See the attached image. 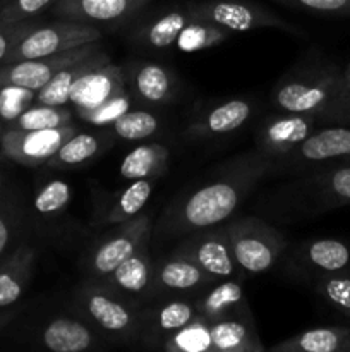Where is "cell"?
I'll return each instance as SVG.
<instances>
[{"instance_id": "60d3db41", "label": "cell", "mask_w": 350, "mask_h": 352, "mask_svg": "<svg viewBox=\"0 0 350 352\" xmlns=\"http://www.w3.org/2000/svg\"><path fill=\"white\" fill-rule=\"evenodd\" d=\"M2 86V103H0V122L9 126L10 122L17 119L26 109H30L34 103V95L36 91L19 88V86L0 85Z\"/></svg>"}, {"instance_id": "ffe728a7", "label": "cell", "mask_w": 350, "mask_h": 352, "mask_svg": "<svg viewBox=\"0 0 350 352\" xmlns=\"http://www.w3.org/2000/svg\"><path fill=\"white\" fill-rule=\"evenodd\" d=\"M192 301L196 315L209 323L250 311L242 278H220L192 296Z\"/></svg>"}, {"instance_id": "4fadbf2b", "label": "cell", "mask_w": 350, "mask_h": 352, "mask_svg": "<svg viewBox=\"0 0 350 352\" xmlns=\"http://www.w3.org/2000/svg\"><path fill=\"white\" fill-rule=\"evenodd\" d=\"M216 280L220 278L213 277L189 258L170 253L154 261L153 277L144 299L192 298Z\"/></svg>"}, {"instance_id": "ba28073f", "label": "cell", "mask_w": 350, "mask_h": 352, "mask_svg": "<svg viewBox=\"0 0 350 352\" xmlns=\"http://www.w3.org/2000/svg\"><path fill=\"white\" fill-rule=\"evenodd\" d=\"M151 215L139 213L127 222L108 230L102 239L95 241L81 258V272L89 278H103L127 256L137 250L141 243L151 237Z\"/></svg>"}, {"instance_id": "3957f363", "label": "cell", "mask_w": 350, "mask_h": 352, "mask_svg": "<svg viewBox=\"0 0 350 352\" xmlns=\"http://www.w3.org/2000/svg\"><path fill=\"white\" fill-rule=\"evenodd\" d=\"M342 91V69L328 60H312L288 71L271 89L277 112L318 116Z\"/></svg>"}, {"instance_id": "681fc988", "label": "cell", "mask_w": 350, "mask_h": 352, "mask_svg": "<svg viewBox=\"0 0 350 352\" xmlns=\"http://www.w3.org/2000/svg\"><path fill=\"white\" fill-rule=\"evenodd\" d=\"M2 136H3V124L0 122V143H2Z\"/></svg>"}, {"instance_id": "7a4b0ae2", "label": "cell", "mask_w": 350, "mask_h": 352, "mask_svg": "<svg viewBox=\"0 0 350 352\" xmlns=\"http://www.w3.org/2000/svg\"><path fill=\"white\" fill-rule=\"evenodd\" d=\"M74 305L100 336L126 346L139 342L143 309L98 278L88 277L79 284L74 292Z\"/></svg>"}, {"instance_id": "44dd1931", "label": "cell", "mask_w": 350, "mask_h": 352, "mask_svg": "<svg viewBox=\"0 0 350 352\" xmlns=\"http://www.w3.org/2000/svg\"><path fill=\"white\" fill-rule=\"evenodd\" d=\"M150 243L151 237L144 239L130 256H127L119 267L113 268L106 277L98 278V280L134 302L137 298H146L154 267Z\"/></svg>"}, {"instance_id": "9a60e30c", "label": "cell", "mask_w": 350, "mask_h": 352, "mask_svg": "<svg viewBox=\"0 0 350 352\" xmlns=\"http://www.w3.org/2000/svg\"><path fill=\"white\" fill-rule=\"evenodd\" d=\"M316 124L318 119L311 113L278 112L270 116L257 131L256 150L273 160H280L314 133Z\"/></svg>"}, {"instance_id": "83f0119b", "label": "cell", "mask_w": 350, "mask_h": 352, "mask_svg": "<svg viewBox=\"0 0 350 352\" xmlns=\"http://www.w3.org/2000/svg\"><path fill=\"white\" fill-rule=\"evenodd\" d=\"M170 151L165 144L143 143L124 157L119 174L127 181L136 179H156L167 174Z\"/></svg>"}, {"instance_id": "cb8c5ba5", "label": "cell", "mask_w": 350, "mask_h": 352, "mask_svg": "<svg viewBox=\"0 0 350 352\" xmlns=\"http://www.w3.org/2000/svg\"><path fill=\"white\" fill-rule=\"evenodd\" d=\"M192 21L187 7H172L148 17L130 33V40L144 48L167 50L174 47L180 31Z\"/></svg>"}, {"instance_id": "9c48e42d", "label": "cell", "mask_w": 350, "mask_h": 352, "mask_svg": "<svg viewBox=\"0 0 350 352\" xmlns=\"http://www.w3.org/2000/svg\"><path fill=\"white\" fill-rule=\"evenodd\" d=\"M172 253L189 258L216 278H244V274L237 267L232 254L225 223L187 234L172 250Z\"/></svg>"}, {"instance_id": "30bf717a", "label": "cell", "mask_w": 350, "mask_h": 352, "mask_svg": "<svg viewBox=\"0 0 350 352\" xmlns=\"http://www.w3.org/2000/svg\"><path fill=\"white\" fill-rule=\"evenodd\" d=\"M295 205L307 213L329 212L350 205V164L319 168L299 177L292 186Z\"/></svg>"}, {"instance_id": "d590c367", "label": "cell", "mask_w": 350, "mask_h": 352, "mask_svg": "<svg viewBox=\"0 0 350 352\" xmlns=\"http://www.w3.org/2000/svg\"><path fill=\"white\" fill-rule=\"evenodd\" d=\"M160 129L156 116L146 110H127L112 124L113 134L127 141H139L154 136Z\"/></svg>"}, {"instance_id": "d4e9b609", "label": "cell", "mask_w": 350, "mask_h": 352, "mask_svg": "<svg viewBox=\"0 0 350 352\" xmlns=\"http://www.w3.org/2000/svg\"><path fill=\"white\" fill-rule=\"evenodd\" d=\"M213 352H263L256 322L250 311L209 323Z\"/></svg>"}, {"instance_id": "7dc6e473", "label": "cell", "mask_w": 350, "mask_h": 352, "mask_svg": "<svg viewBox=\"0 0 350 352\" xmlns=\"http://www.w3.org/2000/svg\"><path fill=\"white\" fill-rule=\"evenodd\" d=\"M343 352H350V336H349V339H347L345 347H343Z\"/></svg>"}, {"instance_id": "8d00e7d4", "label": "cell", "mask_w": 350, "mask_h": 352, "mask_svg": "<svg viewBox=\"0 0 350 352\" xmlns=\"http://www.w3.org/2000/svg\"><path fill=\"white\" fill-rule=\"evenodd\" d=\"M69 203H71V186L60 179H54L38 189L33 198V208L40 217L51 219L64 213Z\"/></svg>"}, {"instance_id": "2e32d148", "label": "cell", "mask_w": 350, "mask_h": 352, "mask_svg": "<svg viewBox=\"0 0 350 352\" xmlns=\"http://www.w3.org/2000/svg\"><path fill=\"white\" fill-rule=\"evenodd\" d=\"M126 82L141 103L168 105L177 95V79L165 65L150 60H129L124 65Z\"/></svg>"}, {"instance_id": "b9f144b4", "label": "cell", "mask_w": 350, "mask_h": 352, "mask_svg": "<svg viewBox=\"0 0 350 352\" xmlns=\"http://www.w3.org/2000/svg\"><path fill=\"white\" fill-rule=\"evenodd\" d=\"M290 9L323 16H350V0H273Z\"/></svg>"}, {"instance_id": "52a82bcc", "label": "cell", "mask_w": 350, "mask_h": 352, "mask_svg": "<svg viewBox=\"0 0 350 352\" xmlns=\"http://www.w3.org/2000/svg\"><path fill=\"white\" fill-rule=\"evenodd\" d=\"M343 164H350V127L326 126L316 129L294 151L277 160V172L301 177Z\"/></svg>"}, {"instance_id": "7c38bea8", "label": "cell", "mask_w": 350, "mask_h": 352, "mask_svg": "<svg viewBox=\"0 0 350 352\" xmlns=\"http://www.w3.org/2000/svg\"><path fill=\"white\" fill-rule=\"evenodd\" d=\"M102 50H105V45L102 41H91V43L81 45V47L60 52V54L48 55V57L0 64V85L19 86V88L38 91L64 67L91 57Z\"/></svg>"}, {"instance_id": "f35d334b", "label": "cell", "mask_w": 350, "mask_h": 352, "mask_svg": "<svg viewBox=\"0 0 350 352\" xmlns=\"http://www.w3.org/2000/svg\"><path fill=\"white\" fill-rule=\"evenodd\" d=\"M57 3V0H0V24L34 21Z\"/></svg>"}, {"instance_id": "5b68a950", "label": "cell", "mask_w": 350, "mask_h": 352, "mask_svg": "<svg viewBox=\"0 0 350 352\" xmlns=\"http://www.w3.org/2000/svg\"><path fill=\"white\" fill-rule=\"evenodd\" d=\"M102 38L103 31L100 28L78 23V21L60 19V17H57L54 23L45 24L30 21L2 64L48 57V55L60 54V52L91 43V41H102Z\"/></svg>"}, {"instance_id": "ee69618b", "label": "cell", "mask_w": 350, "mask_h": 352, "mask_svg": "<svg viewBox=\"0 0 350 352\" xmlns=\"http://www.w3.org/2000/svg\"><path fill=\"white\" fill-rule=\"evenodd\" d=\"M27 23H30V21H27ZM27 23L0 24V64H2L3 58L7 57L10 48L14 47L17 38L21 36V33H23L24 28L27 26Z\"/></svg>"}, {"instance_id": "ac0fdd59", "label": "cell", "mask_w": 350, "mask_h": 352, "mask_svg": "<svg viewBox=\"0 0 350 352\" xmlns=\"http://www.w3.org/2000/svg\"><path fill=\"white\" fill-rule=\"evenodd\" d=\"M126 91L127 82L124 69L108 60L86 72L75 82L69 95V105H72L75 112H81V110L95 109Z\"/></svg>"}, {"instance_id": "d6a6232c", "label": "cell", "mask_w": 350, "mask_h": 352, "mask_svg": "<svg viewBox=\"0 0 350 352\" xmlns=\"http://www.w3.org/2000/svg\"><path fill=\"white\" fill-rule=\"evenodd\" d=\"M230 36H232V31L192 16L191 23L178 34L175 47L180 52L208 50V48H213L226 41Z\"/></svg>"}, {"instance_id": "603a6c76", "label": "cell", "mask_w": 350, "mask_h": 352, "mask_svg": "<svg viewBox=\"0 0 350 352\" xmlns=\"http://www.w3.org/2000/svg\"><path fill=\"white\" fill-rule=\"evenodd\" d=\"M36 250L21 241L0 263V309L10 308L23 298L36 272Z\"/></svg>"}, {"instance_id": "e0dca14e", "label": "cell", "mask_w": 350, "mask_h": 352, "mask_svg": "<svg viewBox=\"0 0 350 352\" xmlns=\"http://www.w3.org/2000/svg\"><path fill=\"white\" fill-rule=\"evenodd\" d=\"M194 318L196 308L192 298L163 299L160 305L143 309L139 344L151 349H161L172 333L191 323Z\"/></svg>"}, {"instance_id": "277c9868", "label": "cell", "mask_w": 350, "mask_h": 352, "mask_svg": "<svg viewBox=\"0 0 350 352\" xmlns=\"http://www.w3.org/2000/svg\"><path fill=\"white\" fill-rule=\"evenodd\" d=\"M237 267L244 275L271 270L285 251V236L259 217H239L225 223Z\"/></svg>"}, {"instance_id": "f1b7e54d", "label": "cell", "mask_w": 350, "mask_h": 352, "mask_svg": "<svg viewBox=\"0 0 350 352\" xmlns=\"http://www.w3.org/2000/svg\"><path fill=\"white\" fill-rule=\"evenodd\" d=\"M349 327H319L275 344L271 352H343Z\"/></svg>"}, {"instance_id": "7402d4cb", "label": "cell", "mask_w": 350, "mask_h": 352, "mask_svg": "<svg viewBox=\"0 0 350 352\" xmlns=\"http://www.w3.org/2000/svg\"><path fill=\"white\" fill-rule=\"evenodd\" d=\"M100 337L88 320L55 316L41 329L40 342L51 352H82L100 347Z\"/></svg>"}, {"instance_id": "8992f818", "label": "cell", "mask_w": 350, "mask_h": 352, "mask_svg": "<svg viewBox=\"0 0 350 352\" xmlns=\"http://www.w3.org/2000/svg\"><path fill=\"white\" fill-rule=\"evenodd\" d=\"M185 7L198 19L208 21L232 33L270 28V30H280L285 33L299 34V36L304 34L301 28L281 19L268 7L250 2V0H191L185 3Z\"/></svg>"}, {"instance_id": "bcb514c9", "label": "cell", "mask_w": 350, "mask_h": 352, "mask_svg": "<svg viewBox=\"0 0 350 352\" xmlns=\"http://www.w3.org/2000/svg\"><path fill=\"white\" fill-rule=\"evenodd\" d=\"M345 89H350V62L342 69V91Z\"/></svg>"}, {"instance_id": "6da1fadb", "label": "cell", "mask_w": 350, "mask_h": 352, "mask_svg": "<svg viewBox=\"0 0 350 352\" xmlns=\"http://www.w3.org/2000/svg\"><path fill=\"white\" fill-rule=\"evenodd\" d=\"M273 172H277V160L259 150L237 155L206 175L201 184L174 199L153 230L156 236L172 239L223 223Z\"/></svg>"}, {"instance_id": "d6986e66", "label": "cell", "mask_w": 350, "mask_h": 352, "mask_svg": "<svg viewBox=\"0 0 350 352\" xmlns=\"http://www.w3.org/2000/svg\"><path fill=\"white\" fill-rule=\"evenodd\" d=\"M253 116V103L247 100H226L213 105L211 109L201 110L185 129V134L192 140H215L235 133Z\"/></svg>"}, {"instance_id": "7bdbcfd3", "label": "cell", "mask_w": 350, "mask_h": 352, "mask_svg": "<svg viewBox=\"0 0 350 352\" xmlns=\"http://www.w3.org/2000/svg\"><path fill=\"white\" fill-rule=\"evenodd\" d=\"M318 124L350 127V93L342 91L316 116Z\"/></svg>"}, {"instance_id": "e575fe53", "label": "cell", "mask_w": 350, "mask_h": 352, "mask_svg": "<svg viewBox=\"0 0 350 352\" xmlns=\"http://www.w3.org/2000/svg\"><path fill=\"white\" fill-rule=\"evenodd\" d=\"M161 351L167 352H213L211 344V330H209V322L196 318L191 323L178 329L177 332L172 333Z\"/></svg>"}, {"instance_id": "f546056e", "label": "cell", "mask_w": 350, "mask_h": 352, "mask_svg": "<svg viewBox=\"0 0 350 352\" xmlns=\"http://www.w3.org/2000/svg\"><path fill=\"white\" fill-rule=\"evenodd\" d=\"M106 146V141L103 138L96 136L91 133H75L74 136L69 138L57 153L47 162L48 168L54 170H67V168H75L79 165H84L91 162L93 158L98 157Z\"/></svg>"}, {"instance_id": "f6af8a7d", "label": "cell", "mask_w": 350, "mask_h": 352, "mask_svg": "<svg viewBox=\"0 0 350 352\" xmlns=\"http://www.w3.org/2000/svg\"><path fill=\"white\" fill-rule=\"evenodd\" d=\"M21 311H23V308H21V306H16V305L10 306V308L0 309V332H2L7 325H10V322H12V320L16 318Z\"/></svg>"}, {"instance_id": "ab89813d", "label": "cell", "mask_w": 350, "mask_h": 352, "mask_svg": "<svg viewBox=\"0 0 350 352\" xmlns=\"http://www.w3.org/2000/svg\"><path fill=\"white\" fill-rule=\"evenodd\" d=\"M129 109H130V96L129 93L126 91L122 93V95L113 96L112 100L95 107V109L75 112V116H78L81 120H84V122L93 124V126L96 127H103V126H112V124L115 122L122 113H126Z\"/></svg>"}, {"instance_id": "74e56055", "label": "cell", "mask_w": 350, "mask_h": 352, "mask_svg": "<svg viewBox=\"0 0 350 352\" xmlns=\"http://www.w3.org/2000/svg\"><path fill=\"white\" fill-rule=\"evenodd\" d=\"M316 287L326 302L350 318V272L319 275Z\"/></svg>"}, {"instance_id": "4dcf8cb0", "label": "cell", "mask_w": 350, "mask_h": 352, "mask_svg": "<svg viewBox=\"0 0 350 352\" xmlns=\"http://www.w3.org/2000/svg\"><path fill=\"white\" fill-rule=\"evenodd\" d=\"M154 179H136L127 186L113 205L102 215V226L115 227L139 215L153 192Z\"/></svg>"}, {"instance_id": "8fae6325", "label": "cell", "mask_w": 350, "mask_h": 352, "mask_svg": "<svg viewBox=\"0 0 350 352\" xmlns=\"http://www.w3.org/2000/svg\"><path fill=\"white\" fill-rule=\"evenodd\" d=\"M75 133H79L75 124L40 131H19L5 127L0 143V158L24 167H40L47 164L57 153L58 148Z\"/></svg>"}, {"instance_id": "1f68e13d", "label": "cell", "mask_w": 350, "mask_h": 352, "mask_svg": "<svg viewBox=\"0 0 350 352\" xmlns=\"http://www.w3.org/2000/svg\"><path fill=\"white\" fill-rule=\"evenodd\" d=\"M24 215L26 213L19 199L3 189L0 196V263L19 246Z\"/></svg>"}, {"instance_id": "484cf974", "label": "cell", "mask_w": 350, "mask_h": 352, "mask_svg": "<svg viewBox=\"0 0 350 352\" xmlns=\"http://www.w3.org/2000/svg\"><path fill=\"white\" fill-rule=\"evenodd\" d=\"M302 268L319 275L350 272V244L340 239H314L302 244L295 253Z\"/></svg>"}, {"instance_id": "836d02e7", "label": "cell", "mask_w": 350, "mask_h": 352, "mask_svg": "<svg viewBox=\"0 0 350 352\" xmlns=\"http://www.w3.org/2000/svg\"><path fill=\"white\" fill-rule=\"evenodd\" d=\"M74 124V116L67 107H50L33 103L30 109L24 110L14 122L5 126L7 129L19 131H40L55 129V127Z\"/></svg>"}, {"instance_id": "f907efd6", "label": "cell", "mask_w": 350, "mask_h": 352, "mask_svg": "<svg viewBox=\"0 0 350 352\" xmlns=\"http://www.w3.org/2000/svg\"><path fill=\"white\" fill-rule=\"evenodd\" d=\"M345 91H349V93H350V89H345Z\"/></svg>"}, {"instance_id": "c3c4849f", "label": "cell", "mask_w": 350, "mask_h": 352, "mask_svg": "<svg viewBox=\"0 0 350 352\" xmlns=\"http://www.w3.org/2000/svg\"><path fill=\"white\" fill-rule=\"evenodd\" d=\"M3 192V179H2V172H0V196Z\"/></svg>"}, {"instance_id": "5bb4252c", "label": "cell", "mask_w": 350, "mask_h": 352, "mask_svg": "<svg viewBox=\"0 0 350 352\" xmlns=\"http://www.w3.org/2000/svg\"><path fill=\"white\" fill-rule=\"evenodd\" d=\"M151 0H57L50 12L55 17L89 26L119 28L144 12Z\"/></svg>"}, {"instance_id": "4316f807", "label": "cell", "mask_w": 350, "mask_h": 352, "mask_svg": "<svg viewBox=\"0 0 350 352\" xmlns=\"http://www.w3.org/2000/svg\"><path fill=\"white\" fill-rule=\"evenodd\" d=\"M108 60H112L110 55L106 54L105 50H102L98 52V54L91 55V57L82 58V60L67 65V67L62 69L60 72H57L43 88L38 89L36 95H34V103L50 107L69 105V95H71V89L74 88L75 82H78L86 72H89L91 69L98 67V65L105 64V62Z\"/></svg>"}]
</instances>
